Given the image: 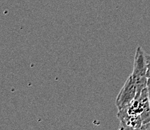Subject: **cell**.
<instances>
[{
  "label": "cell",
  "instance_id": "1",
  "mask_svg": "<svg viewBox=\"0 0 150 130\" xmlns=\"http://www.w3.org/2000/svg\"><path fill=\"white\" fill-rule=\"evenodd\" d=\"M127 114L140 116L143 125L150 122V102L148 87H146L126 107L121 109ZM119 111V110H118Z\"/></svg>",
  "mask_w": 150,
  "mask_h": 130
},
{
  "label": "cell",
  "instance_id": "2",
  "mask_svg": "<svg viewBox=\"0 0 150 130\" xmlns=\"http://www.w3.org/2000/svg\"><path fill=\"white\" fill-rule=\"evenodd\" d=\"M147 70L148 63L146 59V53L141 47L138 46L135 53L132 74H131L134 84H136L137 94L141 93L143 89L147 87Z\"/></svg>",
  "mask_w": 150,
  "mask_h": 130
},
{
  "label": "cell",
  "instance_id": "3",
  "mask_svg": "<svg viewBox=\"0 0 150 130\" xmlns=\"http://www.w3.org/2000/svg\"><path fill=\"white\" fill-rule=\"evenodd\" d=\"M137 94V89L134 84L132 77H130L126 80L124 86L121 89L115 101L118 110L124 108L134 100Z\"/></svg>",
  "mask_w": 150,
  "mask_h": 130
},
{
  "label": "cell",
  "instance_id": "4",
  "mask_svg": "<svg viewBox=\"0 0 150 130\" xmlns=\"http://www.w3.org/2000/svg\"><path fill=\"white\" fill-rule=\"evenodd\" d=\"M117 117L120 121V129H139L143 126L140 116L127 114L122 110H119Z\"/></svg>",
  "mask_w": 150,
  "mask_h": 130
},
{
  "label": "cell",
  "instance_id": "5",
  "mask_svg": "<svg viewBox=\"0 0 150 130\" xmlns=\"http://www.w3.org/2000/svg\"><path fill=\"white\" fill-rule=\"evenodd\" d=\"M146 129V130L150 129V122L149 123H146V124L143 125V126L141 127V129Z\"/></svg>",
  "mask_w": 150,
  "mask_h": 130
},
{
  "label": "cell",
  "instance_id": "6",
  "mask_svg": "<svg viewBox=\"0 0 150 130\" xmlns=\"http://www.w3.org/2000/svg\"><path fill=\"white\" fill-rule=\"evenodd\" d=\"M146 59L147 63H148L149 65H150V55L146 54Z\"/></svg>",
  "mask_w": 150,
  "mask_h": 130
},
{
  "label": "cell",
  "instance_id": "7",
  "mask_svg": "<svg viewBox=\"0 0 150 130\" xmlns=\"http://www.w3.org/2000/svg\"><path fill=\"white\" fill-rule=\"evenodd\" d=\"M147 77H150V65L148 64V70H147Z\"/></svg>",
  "mask_w": 150,
  "mask_h": 130
},
{
  "label": "cell",
  "instance_id": "8",
  "mask_svg": "<svg viewBox=\"0 0 150 130\" xmlns=\"http://www.w3.org/2000/svg\"><path fill=\"white\" fill-rule=\"evenodd\" d=\"M147 87L150 88V77H148V81H147Z\"/></svg>",
  "mask_w": 150,
  "mask_h": 130
},
{
  "label": "cell",
  "instance_id": "9",
  "mask_svg": "<svg viewBox=\"0 0 150 130\" xmlns=\"http://www.w3.org/2000/svg\"><path fill=\"white\" fill-rule=\"evenodd\" d=\"M148 93H149V102H150V88H148Z\"/></svg>",
  "mask_w": 150,
  "mask_h": 130
}]
</instances>
